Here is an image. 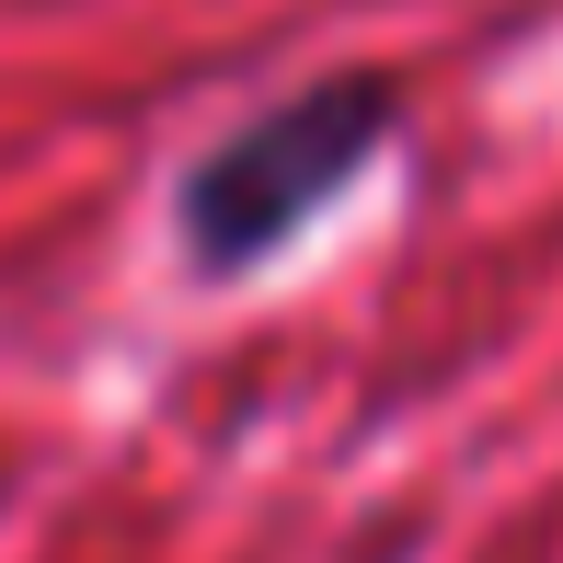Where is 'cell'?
<instances>
[{
  "mask_svg": "<svg viewBox=\"0 0 563 563\" xmlns=\"http://www.w3.org/2000/svg\"><path fill=\"white\" fill-rule=\"evenodd\" d=\"M391 150V81H311L288 104L242 115L173 196V230L208 276H253L265 253H288L356 173Z\"/></svg>",
  "mask_w": 563,
  "mask_h": 563,
  "instance_id": "obj_1",
  "label": "cell"
}]
</instances>
